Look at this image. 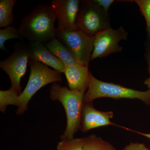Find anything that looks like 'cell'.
Returning a JSON list of instances; mask_svg holds the SVG:
<instances>
[{
	"label": "cell",
	"instance_id": "cell-1",
	"mask_svg": "<svg viewBox=\"0 0 150 150\" xmlns=\"http://www.w3.org/2000/svg\"><path fill=\"white\" fill-rule=\"evenodd\" d=\"M56 13L51 5H38L22 18L19 32L30 43H46L56 38Z\"/></svg>",
	"mask_w": 150,
	"mask_h": 150
},
{
	"label": "cell",
	"instance_id": "cell-2",
	"mask_svg": "<svg viewBox=\"0 0 150 150\" xmlns=\"http://www.w3.org/2000/svg\"><path fill=\"white\" fill-rule=\"evenodd\" d=\"M30 74L26 87L21 93L14 98L12 105L17 106L16 113L21 115L28 109V104L40 88L48 84L62 81L61 73L51 69L40 62L29 59Z\"/></svg>",
	"mask_w": 150,
	"mask_h": 150
},
{
	"label": "cell",
	"instance_id": "cell-3",
	"mask_svg": "<svg viewBox=\"0 0 150 150\" xmlns=\"http://www.w3.org/2000/svg\"><path fill=\"white\" fill-rule=\"evenodd\" d=\"M50 98L61 102L66 111L67 126L61 136L62 140L74 139V134L80 129L84 93L71 90L55 83L50 88Z\"/></svg>",
	"mask_w": 150,
	"mask_h": 150
},
{
	"label": "cell",
	"instance_id": "cell-4",
	"mask_svg": "<svg viewBox=\"0 0 150 150\" xmlns=\"http://www.w3.org/2000/svg\"><path fill=\"white\" fill-rule=\"evenodd\" d=\"M109 98L115 99H137L146 105L150 104V90L142 91L128 88L112 83L99 80L90 74L88 88L84 95L83 103L92 102L100 98Z\"/></svg>",
	"mask_w": 150,
	"mask_h": 150
},
{
	"label": "cell",
	"instance_id": "cell-5",
	"mask_svg": "<svg viewBox=\"0 0 150 150\" xmlns=\"http://www.w3.org/2000/svg\"><path fill=\"white\" fill-rule=\"evenodd\" d=\"M76 23L78 29L93 37L110 28L108 13L93 1H81Z\"/></svg>",
	"mask_w": 150,
	"mask_h": 150
},
{
	"label": "cell",
	"instance_id": "cell-6",
	"mask_svg": "<svg viewBox=\"0 0 150 150\" xmlns=\"http://www.w3.org/2000/svg\"><path fill=\"white\" fill-rule=\"evenodd\" d=\"M56 38L72 52L78 64L88 67L93 50L94 37L79 29L61 31L56 28Z\"/></svg>",
	"mask_w": 150,
	"mask_h": 150
},
{
	"label": "cell",
	"instance_id": "cell-7",
	"mask_svg": "<svg viewBox=\"0 0 150 150\" xmlns=\"http://www.w3.org/2000/svg\"><path fill=\"white\" fill-rule=\"evenodd\" d=\"M28 46L22 44L16 45L12 54L0 62V67L7 73L11 81V88L18 94L21 93L20 82L26 73L29 62Z\"/></svg>",
	"mask_w": 150,
	"mask_h": 150
},
{
	"label": "cell",
	"instance_id": "cell-8",
	"mask_svg": "<svg viewBox=\"0 0 150 150\" xmlns=\"http://www.w3.org/2000/svg\"><path fill=\"white\" fill-rule=\"evenodd\" d=\"M127 36L128 33L123 26L117 29L110 28L98 33L94 36L93 50L91 60L121 52L123 48L118 43L121 40H126Z\"/></svg>",
	"mask_w": 150,
	"mask_h": 150
},
{
	"label": "cell",
	"instance_id": "cell-9",
	"mask_svg": "<svg viewBox=\"0 0 150 150\" xmlns=\"http://www.w3.org/2000/svg\"><path fill=\"white\" fill-rule=\"evenodd\" d=\"M80 3L79 0H53L51 1V6L58 19L57 30L68 31L78 29L76 22Z\"/></svg>",
	"mask_w": 150,
	"mask_h": 150
},
{
	"label": "cell",
	"instance_id": "cell-10",
	"mask_svg": "<svg viewBox=\"0 0 150 150\" xmlns=\"http://www.w3.org/2000/svg\"><path fill=\"white\" fill-rule=\"evenodd\" d=\"M112 111H101L97 110L92 102L83 103L82 110L80 130L83 132L102 126L114 125L110 121L113 118Z\"/></svg>",
	"mask_w": 150,
	"mask_h": 150
},
{
	"label": "cell",
	"instance_id": "cell-11",
	"mask_svg": "<svg viewBox=\"0 0 150 150\" xmlns=\"http://www.w3.org/2000/svg\"><path fill=\"white\" fill-rule=\"evenodd\" d=\"M29 59H33L43 64L51 67L57 71L64 73L66 67L64 63L56 57L43 43H30L28 46Z\"/></svg>",
	"mask_w": 150,
	"mask_h": 150
},
{
	"label": "cell",
	"instance_id": "cell-12",
	"mask_svg": "<svg viewBox=\"0 0 150 150\" xmlns=\"http://www.w3.org/2000/svg\"><path fill=\"white\" fill-rule=\"evenodd\" d=\"M90 73L88 67L79 64L66 67L64 74L69 88L85 93L89 84Z\"/></svg>",
	"mask_w": 150,
	"mask_h": 150
},
{
	"label": "cell",
	"instance_id": "cell-13",
	"mask_svg": "<svg viewBox=\"0 0 150 150\" xmlns=\"http://www.w3.org/2000/svg\"><path fill=\"white\" fill-rule=\"evenodd\" d=\"M45 46L65 65V67L78 64L72 52L56 38L45 43Z\"/></svg>",
	"mask_w": 150,
	"mask_h": 150
},
{
	"label": "cell",
	"instance_id": "cell-14",
	"mask_svg": "<svg viewBox=\"0 0 150 150\" xmlns=\"http://www.w3.org/2000/svg\"><path fill=\"white\" fill-rule=\"evenodd\" d=\"M16 0L0 1V27L11 26L13 22V7Z\"/></svg>",
	"mask_w": 150,
	"mask_h": 150
},
{
	"label": "cell",
	"instance_id": "cell-15",
	"mask_svg": "<svg viewBox=\"0 0 150 150\" xmlns=\"http://www.w3.org/2000/svg\"><path fill=\"white\" fill-rule=\"evenodd\" d=\"M83 150H116L109 142L96 135L83 138Z\"/></svg>",
	"mask_w": 150,
	"mask_h": 150
},
{
	"label": "cell",
	"instance_id": "cell-16",
	"mask_svg": "<svg viewBox=\"0 0 150 150\" xmlns=\"http://www.w3.org/2000/svg\"><path fill=\"white\" fill-rule=\"evenodd\" d=\"M17 38L23 40V37L21 35L18 29L9 26L0 30V49L4 51H7L5 43L7 40L10 39Z\"/></svg>",
	"mask_w": 150,
	"mask_h": 150
},
{
	"label": "cell",
	"instance_id": "cell-17",
	"mask_svg": "<svg viewBox=\"0 0 150 150\" xmlns=\"http://www.w3.org/2000/svg\"><path fill=\"white\" fill-rule=\"evenodd\" d=\"M83 138L64 139L58 143L57 150H83Z\"/></svg>",
	"mask_w": 150,
	"mask_h": 150
},
{
	"label": "cell",
	"instance_id": "cell-18",
	"mask_svg": "<svg viewBox=\"0 0 150 150\" xmlns=\"http://www.w3.org/2000/svg\"><path fill=\"white\" fill-rule=\"evenodd\" d=\"M134 2L139 6L142 14L144 16L150 36V0H136Z\"/></svg>",
	"mask_w": 150,
	"mask_h": 150
},
{
	"label": "cell",
	"instance_id": "cell-19",
	"mask_svg": "<svg viewBox=\"0 0 150 150\" xmlns=\"http://www.w3.org/2000/svg\"><path fill=\"white\" fill-rule=\"evenodd\" d=\"M93 1L100 6L106 13H108L110 6L115 1L114 0H93Z\"/></svg>",
	"mask_w": 150,
	"mask_h": 150
},
{
	"label": "cell",
	"instance_id": "cell-20",
	"mask_svg": "<svg viewBox=\"0 0 150 150\" xmlns=\"http://www.w3.org/2000/svg\"><path fill=\"white\" fill-rule=\"evenodd\" d=\"M123 150H150L144 144L139 142H131L126 146Z\"/></svg>",
	"mask_w": 150,
	"mask_h": 150
},
{
	"label": "cell",
	"instance_id": "cell-21",
	"mask_svg": "<svg viewBox=\"0 0 150 150\" xmlns=\"http://www.w3.org/2000/svg\"><path fill=\"white\" fill-rule=\"evenodd\" d=\"M144 83L145 85L147 86L149 89L150 90V76L147 79H146Z\"/></svg>",
	"mask_w": 150,
	"mask_h": 150
},
{
	"label": "cell",
	"instance_id": "cell-22",
	"mask_svg": "<svg viewBox=\"0 0 150 150\" xmlns=\"http://www.w3.org/2000/svg\"><path fill=\"white\" fill-rule=\"evenodd\" d=\"M137 133H138V134H141V135H143V136H145V137H147L148 138H149V139H150V134H144V133H142L139 132H137Z\"/></svg>",
	"mask_w": 150,
	"mask_h": 150
},
{
	"label": "cell",
	"instance_id": "cell-23",
	"mask_svg": "<svg viewBox=\"0 0 150 150\" xmlns=\"http://www.w3.org/2000/svg\"><path fill=\"white\" fill-rule=\"evenodd\" d=\"M148 65H149L148 69H149V73L150 74V54L149 56V60H148Z\"/></svg>",
	"mask_w": 150,
	"mask_h": 150
}]
</instances>
